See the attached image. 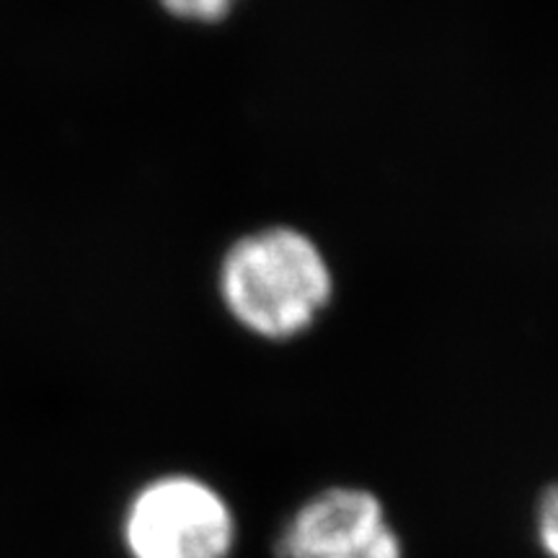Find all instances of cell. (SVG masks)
Wrapping results in <instances>:
<instances>
[{
    "instance_id": "obj_2",
    "label": "cell",
    "mask_w": 558,
    "mask_h": 558,
    "mask_svg": "<svg viewBox=\"0 0 558 558\" xmlns=\"http://www.w3.org/2000/svg\"><path fill=\"white\" fill-rule=\"evenodd\" d=\"M239 514L213 481L158 473L124 501L120 541L128 558H233Z\"/></svg>"
},
{
    "instance_id": "obj_1",
    "label": "cell",
    "mask_w": 558,
    "mask_h": 558,
    "mask_svg": "<svg viewBox=\"0 0 558 558\" xmlns=\"http://www.w3.org/2000/svg\"><path fill=\"white\" fill-rule=\"evenodd\" d=\"M333 269L303 230L275 226L243 235L218 269V298L248 337L288 344L311 333L331 308Z\"/></svg>"
},
{
    "instance_id": "obj_3",
    "label": "cell",
    "mask_w": 558,
    "mask_h": 558,
    "mask_svg": "<svg viewBox=\"0 0 558 558\" xmlns=\"http://www.w3.org/2000/svg\"><path fill=\"white\" fill-rule=\"evenodd\" d=\"M275 558H407L386 501L373 488L333 484L313 492L279 525Z\"/></svg>"
},
{
    "instance_id": "obj_4",
    "label": "cell",
    "mask_w": 558,
    "mask_h": 558,
    "mask_svg": "<svg viewBox=\"0 0 558 558\" xmlns=\"http://www.w3.org/2000/svg\"><path fill=\"white\" fill-rule=\"evenodd\" d=\"M535 541L546 558H558V481L546 486L535 501Z\"/></svg>"
},
{
    "instance_id": "obj_5",
    "label": "cell",
    "mask_w": 558,
    "mask_h": 558,
    "mask_svg": "<svg viewBox=\"0 0 558 558\" xmlns=\"http://www.w3.org/2000/svg\"><path fill=\"white\" fill-rule=\"evenodd\" d=\"M235 0H163L173 16L192 21H218L233 9Z\"/></svg>"
}]
</instances>
